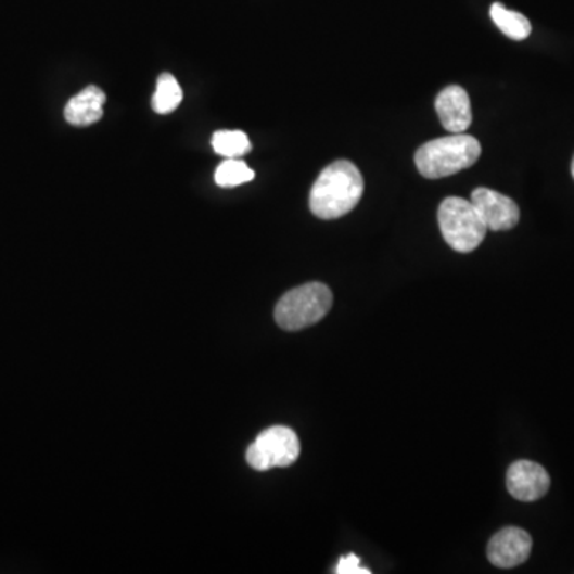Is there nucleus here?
I'll return each mask as SVG.
<instances>
[{
  "label": "nucleus",
  "instance_id": "nucleus-2",
  "mask_svg": "<svg viewBox=\"0 0 574 574\" xmlns=\"http://www.w3.org/2000/svg\"><path fill=\"white\" fill-rule=\"evenodd\" d=\"M481 154L477 139L457 132L421 145L416 154V165L423 178L443 179L470 168Z\"/></svg>",
  "mask_w": 574,
  "mask_h": 574
},
{
  "label": "nucleus",
  "instance_id": "nucleus-7",
  "mask_svg": "<svg viewBox=\"0 0 574 574\" xmlns=\"http://www.w3.org/2000/svg\"><path fill=\"white\" fill-rule=\"evenodd\" d=\"M532 546V536L525 530L508 526L499 530L488 543V560L498 569H515L528 560Z\"/></svg>",
  "mask_w": 574,
  "mask_h": 574
},
{
  "label": "nucleus",
  "instance_id": "nucleus-13",
  "mask_svg": "<svg viewBox=\"0 0 574 574\" xmlns=\"http://www.w3.org/2000/svg\"><path fill=\"white\" fill-rule=\"evenodd\" d=\"M211 144H213L216 154L222 155V157L227 158L244 157V155L250 154L251 149H253V144H251L246 132L238 130L214 132Z\"/></svg>",
  "mask_w": 574,
  "mask_h": 574
},
{
  "label": "nucleus",
  "instance_id": "nucleus-15",
  "mask_svg": "<svg viewBox=\"0 0 574 574\" xmlns=\"http://www.w3.org/2000/svg\"><path fill=\"white\" fill-rule=\"evenodd\" d=\"M337 574H370L369 569L361 565V559L355 553H348V556H343L339 560L337 569H335Z\"/></svg>",
  "mask_w": 574,
  "mask_h": 574
},
{
  "label": "nucleus",
  "instance_id": "nucleus-3",
  "mask_svg": "<svg viewBox=\"0 0 574 574\" xmlns=\"http://www.w3.org/2000/svg\"><path fill=\"white\" fill-rule=\"evenodd\" d=\"M331 289L322 283H307L291 289L278 301L275 321L284 331H302L321 321L332 308Z\"/></svg>",
  "mask_w": 574,
  "mask_h": 574
},
{
  "label": "nucleus",
  "instance_id": "nucleus-12",
  "mask_svg": "<svg viewBox=\"0 0 574 574\" xmlns=\"http://www.w3.org/2000/svg\"><path fill=\"white\" fill-rule=\"evenodd\" d=\"M182 88L171 74H162L157 80L152 107L160 115L171 114L182 103Z\"/></svg>",
  "mask_w": 574,
  "mask_h": 574
},
{
  "label": "nucleus",
  "instance_id": "nucleus-14",
  "mask_svg": "<svg viewBox=\"0 0 574 574\" xmlns=\"http://www.w3.org/2000/svg\"><path fill=\"white\" fill-rule=\"evenodd\" d=\"M254 178H256V173L240 158H227L217 166L214 173V181L224 189L243 186V183L253 181Z\"/></svg>",
  "mask_w": 574,
  "mask_h": 574
},
{
  "label": "nucleus",
  "instance_id": "nucleus-1",
  "mask_svg": "<svg viewBox=\"0 0 574 574\" xmlns=\"http://www.w3.org/2000/svg\"><path fill=\"white\" fill-rule=\"evenodd\" d=\"M365 179L358 166L348 160H339L322 169L310 192V209L322 220H334L361 202Z\"/></svg>",
  "mask_w": 574,
  "mask_h": 574
},
{
  "label": "nucleus",
  "instance_id": "nucleus-16",
  "mask_svg": "<svg viewBox=\"0 0 574 574\" xmlns=\"http://www.w3.org/2000/svg\"><path fill=\"white\" fill-rule=\"evenodd\" d=\"M572 175H573V179H574V158H573V163H572Z\"/></svg>",
  "mask_w": 574,
  "mask_h": 574
},
{
  "label": "nucleus",
  "instance_id": "nucleus-9",
  "mask_svg": "<svg viewBox=\"0 0 574 574\" xmlns=\"http://www.w3.org/2000/svg\"><path fill=\"white\" fill-rule=\"evenodd\" d=\"M436 112L445 130L454 135L467 131L471 127L470 97L467 90L458 85H451L441 91L439 97L436 98Z\"/></svg>",
  "mask_w": 574,
  "mask_h": 574
},
{
  "label": "nucleus",
  "instance_id": "nucleus-5",
  "mask_svg": "<svg viewBox=\"0 0 574 574\" xmlns=\"http://www.w3.org/2000/svg\"><path fill=\"white\" fill-rule=\"evenodd\" d=\"M301 443L288 426H271L262 431L246 451V461L256 471L288 468L298 460Z\"/></svg>",
  "mask_w": 574,
  "mask_h": 574
},
{
  "label": "nucleus",
  "instance_id": "nucleus-6",
  "mask_svg": "<svg viewBox=\"0 0 574 574\" xmlns=\"http://www.w3.org/2000/svg\"><path fill=\"white\" fill-rule=\"evenodd\" d=\"M471 203L481 214L487 229L494 232L514 229L521 219V209L514 200L485 187H479L471 193Z\"/></svg>",
  "mask_w": 574,
  "mask_h": 574
},
{
  "label": "nucleus",
  "instance_id": "nucleus-4",
  "mask_svg": "<svg viewBox=\"0 0 574 574\" xmlns=\"http://www.w3.org/2000/svg\"><path fill=\"white\" fill-rule=\"evenodd\" d=\"M437 220L445 243L458 253H472L487 235V226L471 200L448 196L441 203Z\"/></svg>",
  "mask_w": 574,
  "mask_h": 574
},
{
  "label": "nucleus",
  "instance_id": "nucleus-11",
  "mask_svg": "<svg viewBox=\"0 0 574 574\" xmlns=\"http://www.w3.org/2000/svg\"><path fill=\"white\" fill-rule=\"evenodd\" d=\"M490 16L495 25L499 27V30L505 36H508L509 39L525 40L532 34V25H530L526 16L506 9L502 3L496 2L492 5Z\"/></svg>",
  "mask_w": 574,
  "mask_h": 574
},
{
  "label": "nucleus",
  "instance_id": "nucleus-8",
  "mask_svg": "<svg viewBox=\"0 0 574 574\" xmlns=\"http://www.w3.org/2000/svg\"><path fill=\"white\" fill-rule=\"evenodd\" d=\"M509 494L523 502H533L548 494L550 477L548 471L535 461H515L506 475Z\"/></svg>",
  "mask_w": 574,
  "mask_h": 574
},
{
  "label": "nucleus",
  "instance_id": "nucleus-10",
  "mask_svg": "<svg viewBox=\"0 0 574 574\" xmlns=\"http://www.w3.org/2000/svg\"><path fill=\"white\" fill-rule=\"evenodd\" d=\"M104 104V91L91 85V87L84 88L66 104L64 117H66L67 124L74 125V127H88V125L97 124L103 118Z\"/></svg>",
  "mask_w": 574,
  "mask_h": 574
}]
</instances>
